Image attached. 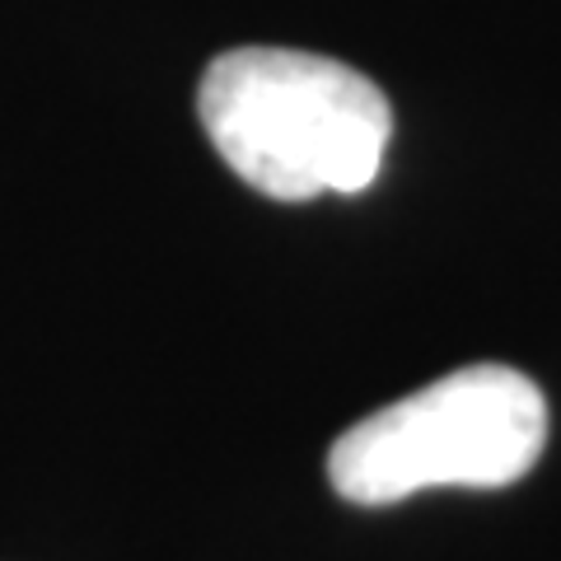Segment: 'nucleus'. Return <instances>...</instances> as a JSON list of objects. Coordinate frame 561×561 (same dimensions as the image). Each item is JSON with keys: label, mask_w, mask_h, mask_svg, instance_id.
<instances>
[{"label": "nucleus", "mask_w": 561, "mask_h": 561, "mask_svg": "<svg viewBox=\"0 0 561 561\" xmlns=\"http://www.w3.org/2000/svg\"><path fill=\"white\" fill-rule=\"evenodd\" d=\"M197 113L220 160L276 202L365 192L393 140V108L370 76L295 47L216 57L202 76Z\"/></svg>", "instance_id": "obj_1"}, {"label": "nucleus", "mask_w": 561, "mask_h": 561, "mask_svg": "<svg viewBox=\"0 0 561 561\" xmlns=\"http://www.w3.org/2000/svg\"><path fill=\"white\" fill-rule=\"evenodd\" d=\"M548 445V398L511 365H463L337 435L328 478L356 505L431 486H511Z\"/></svg>", "instance_id": "obj_2"}]
</instances>
